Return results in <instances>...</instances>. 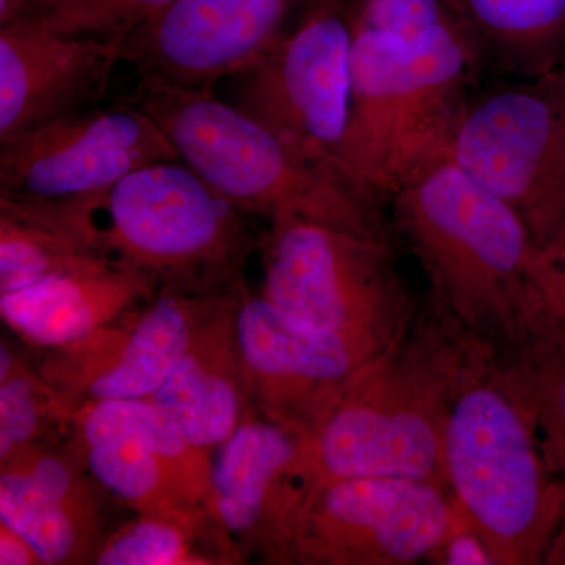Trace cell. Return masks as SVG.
<instances>
[{
  "label": "cell",
  "mask_w": 565,
  "mask_h": 565,
  "mask_svg": "<svg viewBox=\"0 0 565 565\" xmlns=\"http://www.w3.org/2000/svg\"><path fill=\"white\" fill-rule=\"evenodd\" d=\"M390 200L446 322L494 359L527 343L534 333L530 267L537 244L519 214L451 161Z\"/></svg>",
  "instance_id": "6da1fadb"
},
{
  "label": "cell",
  "mask_w": 565,
  "mask_h": 565,
  "mask_svg": "<svg viewBox=\"0 0 565 565\" xmlns=\"http://www.w3.org/2000/svg\"><path fill=\"white\" fill-rule=\"evenodd\" d=\"M352 87L340 167L373 199L449 161L468 85L482 65L462 22L411 44L352 20Z\"/></svg>",
  "instance_id": "7a4b0ae2"
},
{
  "label": "cell",
  "mask_w": 565,
  "mask_h": 565,
  "mask_svg": "<svg viewBox=\"0 0 565 565\" xmlns=\"http://www.w3.org/2000/svg\"><path fill=\"white\" fill-rule=\"evenodd\" d=\"M471 345L448 322L412 326L360 367L310 437L318 481L386 476L445 487V427Z\"/></svg>",
  "instance_id": "3957f363"
},
{
  "label": "cell",
  "mask_w": 565,
  "mask_h": 565,
  "mask_svg": "<svg viewBox=\"0 0 565 565\" xmlns=\"http://www.w3.org/2000/svg\"><path fill=\"white\" fill-rule=\"evenodd\" d=\"M441 468L457 511L494 565L545 564L563 522L565 486L546 467L493 353L475 341L449 408Z\"/></svg>",
  "instance_id": "277c9868"
},
{
  "label": "cell",
  "mask_w": 565,
  "mask_h": 565,
  "mask_svg": "<svg viewBox=\"0 0 565 565\" xmlns=\"http://www.w3.org/2000/svg\"><path fill=\"white\" fill-rule=\"evenodd\" d=\"M79 204L93 247L158 294L206 296L243 281L253 248L243 211L182 161L141 167Z\"/></svg>",
  "instance_id": "5b68a950"
},
{
  "label": "cell",
  "mask_w": 565,
  "mask_h": 565,
  "mask_svg": "<svg viewBox=\"0 0 565 565\" xmlns=\"http://www.w3.org/2000/svg\"><path fill=\"white\" fill-rule=\"evenodd\" d=\"M132 104L161 128L180 161L239 211L338 222L379 215V200L338 170L308 162L211 88L140 84Z\"/></svg>",
  "instance_id": "8992f818"
},
{
  "label": "cell",
  "mask_w": 565,
  "mask_h": 565,
  "mask_svg": "<svg viewBox=\"0 0 565 565\" xmlns=\"http://www.w3.org/2000/svg\"><path fill=\"white\" fill-rule=\"evenodd\" d=\"M259 250L264 299L367 355H382L414 326V300L381 215L359 222L278 215Z\"/></svg>",
  "instance_id": "52a82bcc"
},
{
  "label": "cell",
  "mask_w": 565,
  "mask_h": 565,
  "mask_svg": "<svg viewBox=\"0 0 565 565\" xmlns=\"http://www.w3.org/2000/svg\"><path fill=\"white\" fill-rule=\"evenodd\" d=\"M444 486L360 476L316 484L285 564L411 565L430 559L459 522Z\"/></svg>",
  "instance_id": "ba28073f"
},
{
  "label": "cell",
  "mask_w": 565,
  "mask_h": 565,
  "mask_svg": "<svg viewBox=\"0 0 565 565\" xmlns=\"http://www.w3.org/2000/svg\"><path fill=\"white\" fill-rule=\"evenodd\" d=\"M449 161L516 212L535 244L565 225L563 129L534 81L468 96Z\"/></svg>",
  "instance_id": "9c48e42d"
},
{
  "label": "cell",
  "mask_w": 565,
  "mask_h": 565,
  "mask_svg": "<svg viewBox=\"0 0 565 565\" xmlns=\"http://www.w3.org/2000/svg\"><path fill=\"white\" fill-rule=\"evenodd\" d=\"M352 43V20L334 6L318 7L243 73L237 107L308 162L341 172Z\"/></svg>",
  "instance_id": "30bf717a"
},
{
  "label": "cell",
  "mask_w": 565,
  "mask_h": 565,
  "mask_svg": "<svg viewBox=\"0 0 565 565\" xmlns=\"http://www.w3.org/2000/svg\"><path fill=\"white\" fill-rule=\"evenodd\" d=\"M66 435L96 486L137 515L212 512L211 452L174 433L151 399L82 405L66 414Z\"/></svg>",
  "instance_id": "8fae6325"
},
{
  "label": "cell",
  "mask_w": 565,
  "mask_h": 565,
  "mask_svg": "<svg viewBox=\"0 0 565 565\" xmlns=\"http://www.w3.org/2000/svg\"><path fill=\"white\" fill-rule=\"evenodd\" d=\"M0 147V196L21 202L88 199L141 167L180 161L161 128L134 104L93 107Z\"/></svg>",
  "instance_id": "7c38bea8"
},
{
  "label": "cell",
  "mask_w": 565,
  "mask_h": 565,
  "mask_svg": "<svg viewBox=\"0 0 565 565\" xmlns=\"http://www.w3.org/2000/svg\"><path fill=\"white\" fill-rule=\"evenodd\" d=\"M217 294H156L88 337L43 351L36 371L65 416L99 401L150 399L184 355Z\"/></svg>",
  "instance_id": "4fadbf2b"
},
{
  "label": "cell",
  "mask_w": 565,
  "mask_h": 565,
  "mask_svg": "<svg viewBox=\"0 0 565 565\" xmlns=\"http://www.w3.org/2000/svg\"><path fill=\"white\" fill-rule=\"evenodd\" d=\"M236 330L256 414L313 435L344 386L374 360L340 334L237 294Z\"/></svg>",
  "instance_id": "5bb4252c"
},
{
  "label": "cell",
  "mask_w": 565,
  "mask_h": 565,
  "mask_svg": "<svg viewBox=\"0 0 565 565\" xmlns=\"http://www.w3.org/2000/svg\"><path fill=\"white\" fill-rule=\"evenodd\" d=\"M310 438L253 414L217 449L212 512L245 559L285 564L316 484Z\"/></svg>",
  "instance_id": "9a60e30c"
},
{
  "label": "cell",
  "mask_w": 565,
  "mask_h": 565,
  "mask_svg": "<svg viewBox=\"0 0 565 565\" xmlns=\"http://www.w3.org/2000/svg\"><path fill=\"white\" fill-rule=\"evenodd\" d=\"M303 0H174L122 43L140 84L211 88L243 74L281 39L282 21Z\"/></svg>",
  "instance_id": "2e32d148"
},
{
  "label": "cell",
  "mask_w": 565,
  "mask_h": 565,
  "mask_svg": "<svg viewBox=\"0 0 565 565\" xmlns=\"http://www.w3.org/2000/svg\"><path fill=\"white\" fill-rule=\"evenodd\" d=\"M120 62V41L61 35L29 17L2 25L0 145L93 109Z\"/></svg>",
  "instance_id": "e0dca14e"
},
{
  "label": "cell",
  "mask_w": 565,
  "mask_h": 565,
  "mask_svg": "<svg viewBox=\"0 0 565 565\" xmlns=\"http://www.w3.org/2000/svg\"><path fill=\"white\" fill-rule=\"evenodd\" d=\"M0 523L41 564H88L103 542V492L71 446L54 441L0 462Z\"/></svg>",
  "instance_id": "ac0fdd59"
},
{
  "label": "cell",
  "mask_w": 565,
  "mask_h": 565,
  "mask_svg": "<svg viewBox=\"0 0 565 565\" xmlns=\"http://www.w3.org/2000/svg\"><path fill=\"white\" fill-rule=\"evenodd\" d=\"M218 292L184 355L150 397L188 444L214 451L255 414L236 330L241 285Z\"/></svg>",
  "instance_id": "d6986e66"
},
{
  "label": "cell",
  "mask_w": 565,
  "mask_h": 565,
  "mask_svg": "<svg viewBox=\"0 0 565 565\" xmlns=\"http://www.w3.org/2000/svg\"><path fill=\"white\" fill-rule=\"evenodd\" d=\"M156 294L139 275L107 264L2 294L0 313L25 343L50 351L109 326Z\"/></svg>",
  "instance_id": "ffe728a7"
},
{
  "label": "cell",
  "mask_w": 565,
  "mask_h": 565,
  "mask_svg": "<svg viewBox=\"0 0 565 565\" xmlns=\"http://www.w3.org/2000/svg\"><path fill=\"white\" fill-rule=\"evenodd\" d=\"M481 62L537 81L565 61V0H448Z\"/></svg>",
  "instance_id": "44dd1931"
},
{
  "label": "cell",
  "mask_w": 565,
  "mask_h": 565,
  "mask_svg": "<svg viewBox=\"0 0 565 565\" xmlns=\"http://www.w3.org/2000/svg\"><path fill=\"white\" fill-rule=\"evenodd\" d=\"M107 264L50 207L0 196V296Z\"/></svg>",
  "instance_id": "7402d4cb"
},
{
  "label": "cell",
  "mask_w": 565,
  "mask_h": 565,
  "mask_svg": "<svg viewBox=\"0 0 565 565\" xmlns=\"http://www.w3.org/2000/svg\"><path fill=\"white\" fill-rule=\"evenodd\" d=\"M230 535L212 512L191 515H137L103 539L93 564H243Z\"/></svg>",
  "instance_id": "603a6c76"
},
{
  "label": "cell",
  "mask_w": 565,
  "mask_h": 565,
  "mask_svg": "<svg viewBox=\"0 0 565 565\" xmlns=\"http://www.w3.org/2000/svg\"><path fill=\"white\" fill-rule=\"evenodd\" d=\"M493 360L530 419L546 467L565 486V340L534 337L512 355Z\"/></svg>",
  "instance_id": "cb8c5ba5"
},
{
  "label": "cell",
  "mask_w": 565,
  "mask_h": 565,
  "mask_svg": "<svg viewBox=\"0 0 565 565\" xmlns=\"http://www.w3.org/2000/svg\"><path fill=\"white\" fill-rule=\"evenodd\" d=\"M65 430L66 416L39 371L6 341L0 348V462Z\"/></svg>",
  "instance_id": "d4e9b609"
},
{
  "label": "cell",
  "mask_w": 565,
  "mask_h": 565,
  "mask_svg": "<svg viewBox=\"0 0 565 565\" xmlns=\"http://www.w3.org/2000/svg\"><path fill=\"white\" fill-rule=\"evenodd\" d=\"M174 0H29L24 17L74 39L120 41Z\"/></svg>",
  "instance_id": "484cf974"
},
{
  "label": "cell",
  "mask_w": 565,
  "mask_h": 565,
  "mask_svg": "<svg viewBox=\"0 0 565 565\" xmlns=\"http://www.w3.org/2000/svg\"><path fill=\"white\" fill-rule=\"evenodd\" d=\"M534 337L565 340V225L535 247L530 267Z\"/></svg>",
  "instance_id": "4316f807"
},
{
  "label": "cell",
  "mask_w": 565,
  "mask_h": 565,
  "mask_svg": "<svg viewBox=\"0 0 565 565\" xmlns=\"http://www.w3.org/2000/svg\"><path fill=\"white\" fill-rule=\"evenodd\" d=\"M455 17L448 0H363L353 21L416 44Z\"/></svg>",
  "instance_id": "83f0119b"
},
{
  "label": "cell",
  "mask_w": 565,
  "mask_h": 565,
  "mask_svg": "<svg viewBox=\"0 0 565 565\" xmlns=\"http://www.w3.org/2000/svg\"><path fill=\"white\" fill-rule=\"evenodd\" d=\"M430 559L445 565H494L484 541L463 522L462 516Z\"/></svg>",
  "instance_id": "f1b7e54d"
},
{
  "label": "cell",
  "mask_w": 565,
  "mask_h": 565,
  "mask_svg": "<svg viewBox=\"0 0 565 565\" xmlns=\"http://www.w3.org/2000/svg\"><path fill=\"white\" fill-rule=\"evenodd\" d=\"M0 564L36 565L41 564L31 545L20 534L0 523Z\"/></svg>",
  "instance_id": "f546056e"
},
{
  "label": "cell",
  "mask_w": 565,
  "mask_h": 565,
  "mask_svg": "<svg viewBox=\"0 0 565 565\" xmlns=\"http://www.w3.org/2000/svg\"><path fill=\"white\" fill-rule=\"evenodd\" d=\"M534 82L545 93L548 102L552 103L557 120H559L561 129H563L565 143V61L559 66H556L555 70L542 76L541 79Z\"/></svg>",
  "instance_id": "4dcf8cb0"
},
{
  "label": "cell",
  "mask_w": 565,
  "mask_h": 565,
  "mask_svg": "<svg viewBox=\"0 0 565 565\" xmlns=\"http://www.w3.org/2000/svg\"><path fill=\"white\" fill-rule=\"evenodd\" d=\"M545 564L565 565V511L563 522H561L559 527H557L548 553H546Z\"/></svg>",
  "instance_id": "1f68e13d"
}]
</instances>
